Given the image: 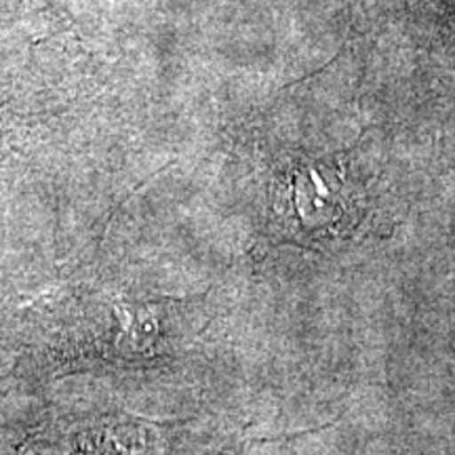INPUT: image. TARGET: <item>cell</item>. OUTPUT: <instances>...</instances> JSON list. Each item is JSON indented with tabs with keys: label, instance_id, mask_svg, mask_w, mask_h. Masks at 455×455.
Listing matches in <instances>:
<instances>
[{
	"label": "cell",
	"instance_id": "1",
	"mask_svg": "<svg viewBox=\"0 0 455 455\" xmlns=\"http://www.w3.org/2000/svg\"><path fill=\"white\" fill-rule=\"evenodd\" d=\"M289 204L284 215L298 232L318 235L327 228L338 226L346 218L344 181L333 169L308 164L293 171L289 178Z\"/></svg>",
	"mask_w": 455,
	"mask_h": 455
}]
</instances>
